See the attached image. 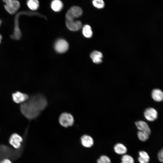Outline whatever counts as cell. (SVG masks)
<instances>
[{
  "mask_svg": "<svg viewBox=\"0 0 163 163\" xmlns=\"http://www.w3.org/2000/svg\"><path fill=\"white\" fill-rule=\"evenodd\" d=\"M121 163H134L133 158L130 155L124 154L121 158Z\"/></svg>",
  "mask_w": 163,
  "mask_h": 163,
  "instance_id": "cell-22",
  "label": "cell"
},
{
  "mask_svg": "<svg viewBox=\"0 0 163 163\" xmlns=\"http://www.w3.org/2000/svg\"><path fill=\"white\" fill-rule=\"evenodd\" d=\"M27 102L34 108L40 112L44 110L48 105L46 98L40 94H35L29 97Z\"/></svg>",
  "mask_w": 163,
  "mask_h": 163,
  "instance_id": "cell-2",
  "label": "cell"
},
{
  "mask_svg": "<svg viewBox=\"0 0 163 163\" xmlns=\"http://www.w3.org/2000/svg\"><path fill=\"white\" fill-rule=\"evenodd\" d=\"M0 163H12L11 161L7 158L3 159L0 161Z\"/></svg>",
  "mask_w": 163,
  "mask_h": 163,
  "instance_id": "cell-26",
  "label": "cell"
},
{
  "mask_svg": "<svg viewBox=\"0 0 163 163\" xmlns=\"http://www.w3.org/2000/svg\"><path fill=\"white\" fill-rule=\"evenodd\" d=\"M5 3V8L11 14H14L19 8L20 3L17 0H2Z\"/></svg>",
  "mask_w": 163,
  "mask_h": 163,
  "instance_id": "cell-6",
  "label": "cell"
},
{
  "mask_svg": "<svg viewBox=\"0 0 163 163\" xmlns=\"http://www.w3.org/2000/svg\"><path fill=\"white\" fill-rule=\"evenodd\" d=\"M144 116L148 120L153 121L156 119L158 117V113L155 109L150 107L147 108L144 111Z\"/></svg>",
  "mask_w": 163,
  "mask_h": 163,
  "instance_id": "cell-11",
  "label": "cell"
},
{
  "mask_svg": "<svg viewBox=\"0 0 163 163\" xmlns=\"http://www.w3.org/2000/svg\"><path fill=\"white\" fill-rule=\"evenodd\" d=\"M139 156L138 161L139 163H148L150 160V157L148 153L144 151L139 152Z\"/></svg>",
  "mask_w": 163,
  "mask_h": 163,
  "instance_id": "cell-18",
  "label": "cell"
},
{
  "mask_svg": "<svg viewBox=\"0 0 163 163\" xmlns=\"http://www.w3.org/2000/svg\"><path fill=\"white\" fill-rule=\"evenodd\" d=\"M92 4L94 7L98 9L103 8L105 6L103 0H92Z\"/></svg>",
  "mask_w": 163,
  "mask_h": 163,
  "instance_id": "cell-21",
  "label": "cell"
},
{
  "mask_svg": "<svg viewBox=\"0 0 163 163\" xmlns=\"http://www.w3.org/2000/svg\"><path fill=\"white\" fill-rule=\"evenodd\" d=\"M20 110L22 115L30 120L37 118L40 112L34 108L27 102L21 104Z\"/></svg>",
  "mask_w": 163,
  "mask_h": 163,
  "instance_id": "cell-3",
  "label": "cell"
},
{
  "mask_svg": "<svg viewBox=\"0 0 163 163\" xmlns=\"http://www.w3.org/2000/svg\"><path fill=\"white\" fill-rule=\"evenodd\" d=\"M50 6L54 11L58 12L62 9L63 4L60 0H53L51 3Z\"/></svg>",
  "mask_w": 163,
  "mask_h": 163,
  "instance_id": "cell-14",
  "label": "cell"
},
{
  "mask_svg": "<svg viewBox=\"0 0 163 163\" xmlns=\"http://www.w3.org/2000/svg\"><path fill=\"white\" fill-rule=\"evenodd\" d=\"M82 9L77 6L71 7L67 11L66 14V20H74L80 17L82 14Z\"/></svg>",
  "mask_w": 163,
  "mask_h": 163,
  "instance_id": "cell-5",
  "label": "cell"
},
{
  "mask_svg": "<svg viewBox=\"0 0 163 163\" xmlns=\"http://www.w3.org/2000/svg\"><path fill=\"white\" fill-rule=\"evenodd\" d=\"M82 32L83 35L86 38H90L92 35L91 27L89 25H85L82 28Z\"/></svg>",
  "mask_w": 163,
  "mask_h": 163,
  "instance_id": "cell-19",
  "label": "cell"
},
{
  "mask_svg": "<svg viewBox=\"0 0 163 163\" xmlns=\"http://www.w3.org/2000/svg\"><path fill=\"white\" fill-rule=\"evenodd\" d=\"M23 143L20 149H14L6 145H0V161L7 158L14 161L19 158L23 151L24 145Z\"/></svg>",
  "mask_w": 163,
  "mask_h": 163,
  "instance_id": "cell-1",
  "label": "cell"
},
{
  "mask_svg": "<svg viewBox=\"0 0 163 163\" xmlns=\"http://www.w3.org/2000/svg\"><path fill=\"white\" fill-rule=\"evenodd\" d=\"M27 4L28 8L33 11L37 10L39 6L38 0H28Z\"/></svg>",
  "mask_w": 163,
  "mask_h": 163,
  "instance_id": "cell-20",
  "label": "cell"
},
{
  "mask_svg": "<svg viewBox=\"0 0 163 163\" xmlns=\"http://www.w3.org/2000/svg\"><path fill=\"white\" fill-rule=\"evenodd\" d=\"M59 120L60 124L65 127L72 126L74 121L73 116L70 113L67 112L62 113L59 117Z\"/></svg>",
  "mask_w": 163,
  "mask_h": 163,
  "instance_id": "cell-4",
  "label": "cell"
},
{
  "mask_svg": "<svg viewBox=\"0 0 163 163\" xmlns=\"http://www.w3.org/2000/svg\"><path fill=\"white\" fill-rule=\"evenodd\" d=\"M81 142L83 146L86 148H90L94 144L93 138L90 136L85 135L82 136L81 138Z\"/></svg>",
  "mask_w": 163,
  "mask_h": 163,
  "instance_id": "cell-13",
  "label": "cell"
},
{
  "mask_svg": "<svg viewBox=\"0 0 163 163\" xmlns=\"http://www.w3.org/2000/svg\"><path fill=\"white\" fill-rule=\"evenodd\" d=\"M23 141V138L17 133H13L10 136L9 139V144L15 149H18L21 146Z\"/></svg>",
  "mask_w": 163,
  "mask_h": 163,
  "instance_id": "cell-7",
  "label": "cell"
},
{
  "mask_svg": "<svg viewBox=\"0 0 163 163\" xmlns=\"http://www.w3.org/2000/svg\"><path fill=\"white\" fill-rule=\"evenodd\" d=\"M113 149L115 152L119 155L125 154L127 152V148L123 144L117 143L114 146Z\"/></svg>",
  "mask_w": 163,
  "mask_h": 163,
  "instance_id": "cell-17",
  "label": "cell"
},
{
  "mask_svg": "<svg viewBox=\"0 0 163 163\" xmlns=\"http://www.w3.org/2000/svg\"><path fill=\"white\" fill-rule=\"evenodd\" d=\"M137 136L140 141L145 142L148 139L149 135L145 132L139 131L137 132Z\"/></svg>",
  "mask_w": 163,
  "mask_h": 163,
  "instance_id": "cell-23",
  "label": "cell"
},
{
  "mask_svg": "<svg viewBox=\"0 0 163 163\" xmlns=\"http://www.w3.org/2000/svg\"><path fill=\"white\" fill-rule=\"evenodd\" d=\"M163 150L162 149L158 152V158L159 160L161 162H162L163 161Z\"/></svg>",
  "mask_w": 163,
  "mask_h": 163,
  "instance_id": "cell-25",
  "label": "cell"
},
{
  "mask_svg": "<svg viewBox=\"0 0 163 163\" xmlns=\"http://www.w3.org/2000/svg\"><path fill=\"white\" fill-rule=\"evenodd\" d=\"M135 125L139 131L150 134L151 131L148 124L143 121H139L135 123Z\"/></svg>",
  "mask_w": 163,
  "mask_h": 163,
  "instance_id": "cell-12",
  "label": "cell"
},
{
  "mask_svg": "<svg viewBox=\"0 0 163 163\" xmlns=\"http://www.w3.org/2000/svg\"><path fill=\"white\" fill-rule=\"evenodd\" d=\"M97 163H111V161L108 156L102 155L98 159Z\"/></svg>",
  "mask_w": 163,
  "mask_h": 163,
  "instance_id": "cell-24",
  "label": "cell"
},
{
  "mask_svg": "<svg viewBox=\"0 0 163 163\" xmlns=\"http://www.w3.org/2000/svg\"><path fill=\"white\" fill-rule=\"evenodd\" d=\"M66 23L67 28L70 30L73 31L79 30L82 26V22L79 20H66Z\"/></svg>",
  "mask_w": 163,
  "mask_h": 163,
  "instance_id": "cell-10",
  "label": "cell"
},
{
  "mask_svg": "<svg viewBox=\"0 0 163 163\" xmlns=\"http://www.w3.org/2000/svg\"><path fill=\"white\" fill-rule=\"evenodd\" d=\"M90 57L93 62L96 64H99L102 62L103 54L100 52L94 51L90 54Z\"/></svg>",
  "mask_w": 163,
  "mask_h": 163,
  "instance_id": "cell-16",
  "label": "cell"
},
{
  "mask_svg": "<svg viewBox=\"0 0 163 163\" xmlns=\"http://www.w3.org/2000/svg\"><path fill=\"white\" fill-rule=\"evenodd\" d=\"M12 97L14 102L17 104H21L27 101L29 97L25 93L17 91L12 94Z\"/></svg>",
  "mask_w": 163,
  "mask_h": 163,
  "instance_id": "cell-8",
  "label": "cell"
},
{
  "mask_svg": "<svg viewBox=\"0 0 163 163\" xmlns=\"http://www.w3.org/2000/svg\"><path fill=\"white\" fill-rule=\"evenodd\" d=\"M2 36L1 35V34H0V43L1 42V40H2Z\"/></svg>",
  "mask_w": 163,
  "mask_h": 163,
  "instance_id": "cell-27",
  "label": "cell"
},
{
  "mask_svg": "<svg viewBox=\"0 0 163 163\" xmlns=\"http://www.w3.org/2000/svg\"><path fill=\"white\" fill-rule=\"evenodd\" d=\"M152 97L153 99L157 102H161L163 100V93L159 89H155L152 92Z\"/></svg>",
  "mask_w": 163,
  "mask_h": 163,
  "instance_id": "cell-15",
  "label": "cell"
},
{
  "mask_svg": "<svg viewBox=\"0 0 163 163\" xmlns=\"http://www.w3.org/2000/svg\"><path fill=\"white\" fill-rule=\"evenodd\" d=\"M54 47L56 51L59 53H62L66 52L69 48V44L65 40L60 39L56 42Z\"/></svg>",
  "mask_w": 163,
  "mask_h": 163,
  "instance_id": "cell-9",
  "label": "cell"
},
{
  "mask_svg": "<svg viewBox=\"0 0 163 163\" xmlns=\"http://www.w3.org/2000/svg\"><path fill=\"white\" fill-rule=\"evenodd\" d=\"M1 22H2L0 20V25H1Z\"/></svg>",
  "mask_w": 163,
  "mask_h": 163,
  "instance_id": "cell-28",
  "label": "cell"
}]
</instances>
